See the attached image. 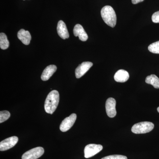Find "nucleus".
Wrapping results in <instances>:
<instances>
[{
    "mask_svg": "<svg viewBox=\"0 0 159 159\" xmlns=\"http://www.w3.org/2000/svg\"><path fill=\"white\" fill-rule=\"evenodd\" d=\"M24 1H25V0H24Z\"/></svg>",
    "mask_w": 159,
    "mask_h": 159,
    "instance_id": "23",
    "label": "nucleus"
},
{
    "mask_svg": "<svg viewBox=\"0 0 159 159\" xmlns=\"http://www.w3.org/2000/svg\"><path fill=\"white\" fill-rule=\"evenodd\" d=\"M17 37L23 44L28 45L31 40V35L30 32L28 31H25V29H21L17 33Z\"/></svg>",
    "mask_w": 159,
    "mask_h": 159,
    "instance_id": "12",
    "label": "nucleus"
},
{
    "mask_svg": "<svg viewBox=\"0 0 159 159\" xmlns=\"http://www.w3.org/2000/svg\"><path fill=\"white\" fill-rule=\"evenodd\" d=\"M93 66V63L89 61H85L82 62L81 64L76 68L75 70V75L77 78H80L82 77Z\"/></svg>",
    "mask_w": 159,
    "mask_h": 159,
    "instance_id": "9",
    "label": "nucleus"
},
{
    "mask_svg": "<svg viewBox=\"0 0 159 159\" xmlns=\"http://www.w3.org/2000/svg\"><path fill=\"white\" fill-rule=\"evenodd\" d=\"M102 145L91 144L87 145L84 149V157L89 158L94 156L102 150Z\"/></svg>",
    "mask_w": 159,
    "mask_h": 159,
    "instance_id": "5",
    "label": "nucleus"
},
{
    "mask_svg": "<svg viewBox=\"0 0 159 159\" xmlns=\"http://www.w3.org/2000/svg\"><path fill=\"white\" fill-rule=\"evenodd\" d=\"M57 32L60 37L63 39L69 38L70 37L68 31L65 23L62 20H60L57 24Z\"/></svg>",
    "mask_w": 159,
    "mask_h": 159,
    "instance_id": "11",
    "label": "nucleus"
},
{
    "mask_svg": "<svg viewBox=\"0 0 159 159\" xmlns=\"http://www.w3.org/2000/svg\"><path fill=\"white\" fill-rule=\"evenodd\" d=\"M128 72L123 70L117 71L114 76V79L116 82L123 83L126 82L129 78Z\"/></svg>",
    "mask_w": 159,
    "mask_h": 159,
    "instance_id": "14",
    "label": "nucleus"
},
{
    "mask_svg": "<svg viewBox=\"0 0 159 159\" xmlns=\"http://www.w3.org/2000/svg\"><path fill=\"white\" fill-rule=\"evenodd\" d=\"M74 34L76 37L78 36L79 39L82 41H86L88 39V34L83 27L79 24H77L74 27Z\"/></svg>",
    "mask_w": 159,
    "mask_h": 159,
    "instance_id": "10",
    "label": "nucleus"
},
{
    "mask_svg": "<svg viewBox=\"0 0 159 159\" xmlns=\"http://www.w3.org/2000/svg\"><path fill=\"white\" fill-rule=\"evenodd\" d=\"M101 15L107 25L112 28L115 27L116 24V15L112 7L109 6L103 7L101 10Z\"/></svg>",
    "mask_w": 159,
    "mask_h": 159,
    "instance_id": "2",
    "label": "nucleus"
},
{
    "mask_svg": "<svg viewBox=\"0 0 159 159\" xmlns=\"http://www.w3.org/2000/svg\"><path fill=\"white\" fill-rule=\"evenodd\" d=\"M157 111L159 113V107H158L157 108Z\"/></svg>",
    "mask_w": 159,
    "mask_h": 159,
    "instance_id": "22",
    "label": "nucleus"
},
{
    "mask_svg": "<svg viewBox=\"0 0 159 159\" xmlns=\"http://www.w3.org/2000/svg\"><path fill=\"white\" fill-rule=\"evenodd\" d=\"M10 116V114L7 111H1L0 112V123L5 122L8 120Z\"/></svg>",
    "mask_w": 159,
    "mask_h": 159,
    "instance_id": "18",
    "label": "nucleus"
},
{
    "mask_svg": "<svg viewBox=\"0 0 159 159\" xmlns=\"http://www.w3.org/2000/svg\"><path fill=\"white\" fill-rule=\"evenodd\" d=\"M77 119L76 114H72L63 120L60 125V129L62 132H66L69 130L74 125Z\"/></svg>",
    "mask_w": 159,
    "mask_h": 159,
    "instance_id": "6",
    "label": "nucleus"
},
{
    "mask_svg": "<svg viewBox=\"0 0 159 159\" xmlns=\"http://www.w3.org/2000/svg\"><path fill=\"white\" fill-rule=\"evenodd\" d=\"M9 46V43L7 36L5 33L2 32L0 34V48L2 50H6Z\"/></svg>",
    "mask_w": 159,
    "mask_h": 159,
    "instance_id": "16",
    "label": "nucleus"
},
{
    "mask_svg": "<svg viewBox=\"0 0 159 159\" xmlns=\"http://www.w3.org/2000/svg\"><path fill=\"white\" fill-rule=\"evenodd\" d=\"M59 101V94L57 90L49 93L45 102L44 108L47 113L52 114L56 110Z\"/></svg>",
    "mask_w": 159,
    "mask_h": 159,
    "instance_id": "1",
    "label": "nucleus"
},
{
    "mask_svg": "<svg viewBox=\"0 0 159 159\" xmlns=\"http://www.w3.org/2000/svg\"><path fill=\"white\" fill-rule=\"evenodd\" d=\"M57 67L54 65H51L47 66L43 71L41 75L42 80L43 81H47L48 80L53 74L56 72Z\"/></svg>",
    "mask_w": 159,
    "mask_h": 159,
    "instance_id": "13",
    "label": "nucleus"
},
{
    "mask_svg": "<svg viewBox=\"0 0 159 159\" xmlns=\"http://www.w3.org/2000/svg\"><path fill=\"white\" fill-rule=\"evenodd\" d=\"M152 22L155 23H159V11L154 13L152 16Z\"/></svg>",
    "mask_w": 159,
    "mask_h": 159,
    "instance_id": "20",
    "label": "nucleus"
},
{
    "mask_svg": "<svg viewBox=\"0 0 159 159\" xmlns=\"http://www.w3.org/2000/svg\"><path fill=\"white\" fill-rule=\"evenodd\" d=\"M148 50L154 54H159V41L150 44L148 46Z\"/></svg>",
    "mask_w": 159,
    "mask_h": 159,
    "instance_id": "17",
    "label": "nucleus"
},
{
    "mask_svg": "<svg viewBox=\"0 0 159 159\" xmlns=\"http://www.w3.org/2000/svg\"><path fill=\"white\" fill-rule=\"evenodd\" d=\"M145 82L152 85L155 89H159V78L154 74H152L147 77Z\"/></svg>",
    "mask_w": 159,
    "mask_h": 159,
    "instance_id": "15",
    "label": "nucleus"
},
{
    "mask_svg": "<svg viewBox=\"0 0 159 159\" xmlns=\"http://www.w3.org/2000/svg\"><path fill=\"white\" fill-rule=\"evenodd\" d=\"M101 159H128L125 156L120 155H114L104 157Z\"/></svg>",
    "mask_w": 159,
    "mask_h": 159,
    "instance_id": "19",
    "label": "nucleus"
},
{
    "mask_svg": "<svg viewBox=\"0 0 159 159\" xmlns=\"http://www.w3.org/2000/svg\"><path fill=\"white\" fill-rule=\"evenodd\" d=\"M44 152V150L42 147H36L25 152L22 157V159H37L41 157Z\"/></svg>",
    "mask_w": 159,
    "mask_h": 159,
    "instance_id": "4",
    "label": "nucleus"
},
{
    "mask_svg": "<svg viewBox=\"0 0 159 159\" xmlns=\"http://www.w3.org/2000/svg\"><path fill=\"white\" fill-rule=\"evenodd\" d=\"M116 99L113 98H109L107 100L106 102V111L107 116L110 118H114L116 115Z\"/></svg>",
    "mask_w": 159,
    "mask_h": 159,
    "instance_id": "8",
    "label": "nucleus"
},
{
    "mask_svg": "<svg viewBox=\"0 0 159 159\" xmlns=\"http://www.w3.org/2000/svg\"><path fill=\"white\" fill-rule=\"evenodd\" d=\"M18 138L16 136H12L7 138L0 142V150L4 151L14 147L17 144Z\"/></svg>",
    "mask_w": 159,
    "mask_h": 159,
    "instance_id": "7",
    "label": "nucleus"
},
{
    "mask_svg": "<svg viewBox=\"0 0 159 159\" xmlns=\"http://www.w3.org/2000/svg\"><path fill=\"white\" fill-rule=\"evenodd\" d=\"M144 0H132V2L133 4H137L138 3L143 2Z\"/></svg>",
    "mask_w": 159,
    "mask_h": 159,
    "instance_id": "21",
    "label": "nucleus"
},
{
    "mask_svg": "<svg viewBox=\"0 0 159 159\" xmlns=\"http://www.w3.org/2000/svg\"><path fill=\"white\" fill-rule=\"evenodd\" d=\"M154 125L152 122H142L134 124L132 126L131 131L136 134L147 133L153 129Z\"/></svg>",
    "mask_w": 159,
    "mask_h": 159,
    "instance_id": "3",
    "label": "nucleus"
}]
</instances>
